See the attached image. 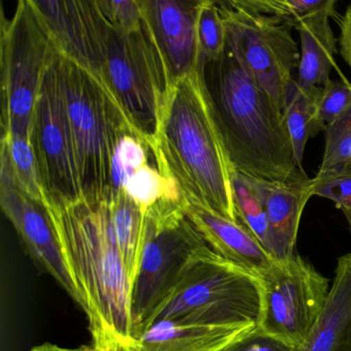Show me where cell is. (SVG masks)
Instances as JSON below:
<instances>
[{"label": "cell", "mask_w": 351, "mask_h": 351, "mask_svg": "<svg viewBox=\"0 0 351 351\" xmlns=\"http://www.w3.org/2000/svg\"><path fill=\"white\" fill-rule=\"evenodd\" d=\"M43 204L84 302L93 348L139 351L132 327L134 278L117 247L106 200L57 204L43 198Z\"/></svg>", "instance_id": "obj_1"}, {"label": "cell", "mask_w": 351, "mask_h": 351, "mask_svg": "<svg viewBox=\"0 0 351 351\" xmlns=\"http://www.w3.org/2000/svg\"><path fill=\"white\" fill-rule=\"evenodd\" d=\"M197 71L235 172L280 182L305 174L284 113L228 49L218 59L199 61Z\"/></svg>", "instance_id": "obj_2"}, {"label": "cell", "mask_w": 351, "mask_h": 351, "mask_svg": "<svg viewBox=\"0 0 351 351\" xmlns=\"http://www.w3.org/2000/svg\"><path fill=\"white\" fill-rule=\"evenodd\" d=\"M150 150L159 170L177 184L185 200L240 223L233 191L235 170L197 70L171 86Z\"/></svg>", "instance_id": "obj_3"}, {"label": "cell", "mask_w": 351, "mask_h": 351, "mask_svg": "<svg viewBox=\"0 0 351 351\" xmlns=\"http://www.w3.org/2000/svg\"><path fill=\"white\" fill-rule=\"evenodd\" d=\"M53 63L67 109L82 197L104 202L113 191L111 164L117 142L126 133L135 131L92 71L59 47Z\"/></svg>", "instance_id": "obj_4"}, {"label": "cell", "mask_w": 351, "mask_h": 351, "mask_svg": "<svg viewBox=\"0 0 351 351\" xmlns=\"http://www.w3.org/2000/svg\"><path fill=\"white\" fill-rule=\"evenodd\" d=\"M261 315L258 278L206 247L190 260L156 321L218 326L247 333L260 327Z\"/></svg>", "instance_id": "obj_5"}, {"label": "cell", "mask_w": 351, "mask_h": 351, "mask_svg": "<svg viewBox=\"0 0 351 351\" xmlns=\"http://www.w3.org/2000/svg\"><path fill=\"white\" fill-rule=\"evenodd\" d=\"M181 202L160 200L146 213L144 245L132 291L134 337L156 321L194 255L210 247Z\"/></svg>", "instance_id": "obj_6"}, {"label": "cell", "mask_w": 351, "mask_h": 351, "mask_svg": "<svg viewBox=\"0 0 351 351\" xmlns=\"http://www.w3.org/2000/svg\"><path fill=\"white\" fill-rule=\"evenodd\" d=\"M100 80L150 149L171 84L162 56L142 24L133 31L111 27Z\"/></svg>", "instance_id": "obj_7"}, {"label": "cell", "mask_w": 351, "mask_h": 351, "mask_svg": "<svg viewBox=\"0 0 351 351\" xmlns=\"http://www.w3.org/2000/svg\"><path fill=\"white\" fill-rule=\"evenodd\" d=\"M58 45L28 0H18L12 18L1 14L2 136L29 139L39 88Z\"/></svg>", "instance_id": "obj_8"}, {"label": "cell", "mask_w": 351, "mask_h": 351, "mask_svg": "<svg viewBox=\"0 0 351 351\" xmlns=\"http://www.w3.org/2000/svg\"><path fill=\"white\" fill-rule=\"evenodd\" d=\"M227 49L266 94L284 110L286 88L300 62L290 21L237 8L220 10Z\"/></svg>", "instance_id": "obj_9"}, {"label": "cell", "mask_w": 351, "mask_h": 351, "mask_svg": "<svg viewBox=\"0 0 351 351\" xmlns=\"http://www.w3.org/2000/svg\"><path fill=\"white\" fill-rule=\"evenodd\" d=\"M262 296L260 328L290 346H302L321 315L329 280L296 254L257 278Z\"/></svg>", "instance_id": "obj_10"}, {"label": "cell", "mask_w": 351, "mask_h": 351, "mask_svg": "<svg viewBox=\"0 0 351 351\" xmlns=\"http://www.w3.org/2000/svg\"><path fill=\"white\" fill-rule=\"evenodd\" d=\"M29 141L36 158L43 198L57 204L82 198L67 109L53 57L39 88Z\"/></svg>", "instance_id": "obj_11"}, {"label": "cell", "mask_w": 351, "mask_h": 351, "mask_svg": "<svg viewBox=\"0 0 351 351\" xmlns=\"http://www.w3.org/2000/svg\"><path fill=\"white\" fill-rule=\"evenodd\" d=\"M0 202L2 210L26 245L39 268L55 278L72 300L84 309V302L66 265L57 234L45 204L29 196L0 160Z\"/></svg>", "instance_id": "obj_12"}, {"label": "cell", "mask_w": 351, "mask_h": 351, "mask_svg": "<svg viewBox=\"0 0 351 351\" xmlns=\"http://www.w3.org/2000/svg\"><path fill=\"white\" fill-rule=\"evenodd\" d=\"M60 51L100 80L113 25L98 0H28Z\"/></svg>", "instance_id": "obj_13"}, {"label": "cell", "mask_w": 351, "mask_h": 351, "mask_svg": "<svg viewBox=\"0 0 351 351\" xmlns=\"http://www.w3.org/2000/svg\"><path fill=\"white\" fill-rule=\"evenodd\" d=\"M208 1L136 0L142 26L162 56L171 86L197 70L198 16L202 6Z\"/></svg>", "instance_id": "obj_14"}, {"label": "cell", "mask_w": 351, "mask_h": 351, "mask_svg": "<svg viewBox=\"0 0 351 351\" xmlns=\"http://www.w3.org/2000/svg\"><path fill=\"white\" fill-rule=\"evenodd\" d=\"M240 175L267 215L272 257L276 262L288 261L297 254V237L303 210L313 196L311 179L301 174L290 181L280 182Z\"/></svg>", "instance_id": "obj_15"}, {"label": "cell", "mask_w": 351, "mask_h": 351, "mask_svg": "<svg viewBox=\"0 0 351 351\" xmlns=\"http://www.w3.org/2000/svg\"><path fill=\"white\" fill-rule=\"evenodd\" d=\"M183 210L212 251L256 278L278 262L241 223L229 220L204 206L183 200Z\"/></svg>", "instance_id": "obj_16"}, {"label": "cell", "mask_w": 351, "mask_h": 351, "mask_svg": "<svg viewBox=\"0 0 351 351\" xmlns=\"http://www.w3.org/2000/svg\"><path fill=\"white\" fill-rule=\"evenodd\" d=\"M297 351H351V254L338 260L323 311Z\"/></svg>", "instance_id": "obj_17"}, {"label": "cell", "mask_w": 351, "mask_h": 351, "mask_svg": "<svg viewBox=\"0 0 351 351\" xmlns=\"http://www.w3.org/2000/svg\"><path fill=\"white\" fill-rule=\"evenodd\" d=\"M245 334L233 328L159 319L140 337L139 351H218Z\"/></svg>", "instance_id": "obj_18"}, {"label": "cell", "mask_w": 351, "mask_h": 351, "mask_svg": "<svg viewBox=\"0 0 351 351\" xmlns=\"http://www.w3.org/2000/svg\"><path fill=\"white\" fill-rule=\"evenodd\" d=\"M328 16H311L294 23L301 41L298 66L299 86L303 88L324 86L331 80L335 67L336 39Z\"/></svg>", "instance_id": "obj_19"}, {"label": "cell", "mask_w": 351, "mask_h": 351, "mask_svg": "<svg viewBox=\"0 0 351 351\" xmlns=\"http://www.w3.org/2000/svg\"><path fill=\"white\" fill-rule=\"evenodd\" d=\"M321 92V86L301 88L294 78L286 88L282 113L292 141L297 165L302 172H304L303 158L307 142L321 132H325L327 128L319 115Z\"/></svg>", "instance_id": "obj_20"}, {"label": "cell", "mask_w": 351, "mask_h": 351, "mask_svg": "<svg viewBox=\"0 0 351 351\" xmlns=\"http://www.w3.org/2000/svg\"><path fill=\"white\" fill-rule=\"evenodd\" d=\"M106 202L117 247L135 280L144 245L146 215L123 189L113 191Z\"/></svg>", "instance_id": "obj_21"}, {"label": "cell", "mask_w": 351, "mask_h": 351, "mask_svg": "<svg viewBox=\"0 0 351 351\" xmlns=\"http://www.w3.org/2000/svg\"><path fill=\"white\" fill-rule=\"evenodd\" d=\"M0 160L5 162L18 185L43 204V190L30 141L19 136H2Z\"/></svg>", "instance_id": "obj_22"}, {"label": "cell", "mask_w": 351, "mask_h": 351, "mask_svg": "<svg viewBox=\"0 0 351 351\" xmlns=\"http://www.w3.org/2000/svg\"><path fill=\"white\" fill-rule=\"evenodd\" d=\"M120 189H123L135 202L144 215L148 208L164 198L175 202L183 199L177 184L163 174L158 166H150L148 162L132 173Z\"/></svg>", "instance_id": "obj_23"}, {"label": "cell", "mask_w": 351, "mask_h": 351, "mask_svg": "<svg viewBox=\"0 0 351 351\" xmlns=\"http://www.w3.org/2000/svg\"><path fill=\"white\" fill-rule=\"evenodd\" d=\"M233 191L239 221L245 225L256 239L272 256V239L267 215L242 176L235 172L233 175ZM273 258V257H272Z\"/></svg>", "instance_id": "obj_24"}, {"label": "cell", "mask_w": 351, "mask_h": 351, "mask_svg": "<svg viewBox=\"0 0 351 351\" xmlns=\"http://www.w3.org/2000/svg\"><path fill=\"white\" fill-rule=\"evenodd\" d=\"M196 33L199 61L218 59L226 51V26L220 8L212 2H206L200 10Z\"/></svg>", "instance_id": "obj_25"}, {"label": "cell", "mask_w": 351, "mask_h": 351, "mask_svg": "<svg viewBox=\"0 0 351 351\" xmlns=\"http://www.w3.org/2000/svg\"><path fill=\"white\" fill-rule=\"evenodd\" d=\"M148 145L136 134L126 133L117 142L111 164L113 193L123 186L128 177L148 162Z\"/></svg>", "instance_id": "obj_26"}, {"label": "cell", "mask_w": 351, "mask_h": 351, "mask_svg": "<svg viewBox=\"0 0 351 351\" xmlns=\"http://www.w3.org/2000/svg\"><path fill=\"white\" fill-rule=\"evenodd\" d=\"M326 145L319 170L351 167V109L327 125Z\"/></svg>", "instance_id": "obj_27"}, {"label": "cell", "mask_w": 351, "mask_h": 351, "mask_svg": "<svg viewBox=\"0 0 351 351\" xmlns=\"http://www.w3.org/2000/svg\"><path fill=\"white\" fill-rule=\"evenodd\" d=\"M313 196L335 202L348 219L351 229V167L336 170L319 171L311 179Z\"/></svg>", "instance_id": "obj_28"}, {"label": "cell", "mask_w": 351, "mask_h": 351, "mask_svg": "<svg viewBox=\"0 0 351 351\" xmlns=\"http://www.w3.org/2000/svg\"><path fill=\"white\" fill-rule=\"evenodd\" d=\"M218 351H297V348L258 327Z\"/></svg>", "instance_id": "obj_29"}, {"label": "cell", "mask_w": 351, "mask_h": 351, "mask_svg": "<svg viewBox=\"0 0 351 351\" xmlns=\"http://www.w3.org/2000/svg\"><path fill=\"white\" fill-rule=\"evenodd\" d=\"M338 0H288L291 24L311 18L325 16L331 18L335 14Z\"/></svg>", "instance_id": "obj_30"}, {"label": "cell", "mask_w": 351, "mask_h": 351, "mask_svg": "<svg viewBox=\"0 0 351 351\" xmlns=\"http://www.w3.org/2000/svg\"><path fill=\"white\" fill-rule=\"evenodd\" d=\"M113 25L125 31H133L141 27L139 10L136 0H111Z\"/></svg>", "instance_id": "obj_31"}, {"label": "cell", "mask_w": 351, "mask_h": 351, "mask_svg": "<svg viewBox=\"0 0 351 351\" xmlns=\"http://www.w3.org/2000/svg\"><path fill=\"white\" fill-rule=\"evenodd\" d=\"M340 53L351 69V5L348 6L340 21Z\"/></svg>", "instance_id": "obj_32"}, {"label": "cell", "mask_w": 351, "mask_h": 351, "mask_svg": "<svg viewBox=\"0 0 351 351\" xmlns=\"http://www.w3.org/2000/svg\"><path fill=\"white\" fill-rule=\"evenodd\" d=\"M262 14L282 16L288 20L290 18V8L288 0H253Z\"/></svg>", "instance_id": "obj_33"}, {"label": "cell", "mask_w": 351, "mask_h": 351, "mask_svg": "<svg viewBox=\"0 0 351 351\" xmlns=\"http://www.w3.org/2000/svg\"><path fill=\"white\" fill-rule=\"evenodd\" d=\"M210 1L218 5L220 10L242 8L251 12H260L253 0H210Z\"/></svg>", "instance_id": "obj_34"}, {"label": "cell", "mask_w": 351, "mask_h": 351, "mask_svg": "<svg viewBox=\"0 0 351 351\" xmlns=\"http://www.w3.org/2000/svg\"><path fill=\"white\" fill-rule=\"evenodd\" d=\"M30 351H96V350L93 348L92 344L91 346H80L78 348H65L56 346V344L45 343L34 346Z\"/></svg>", "instance_id": "obj_35"}, {"label": "cell", "mask_w": 351, "mask_h": 351, "mask_svg": "<svg viewBox=\"0 0 351 351\" xmlns=\"http://www.w3.org/2000/svg\"><path fill=\"white\" fill-rule=\"evenodd\" d=\"M99 5L102 10L103 14L106 16L111 25H113V12L111 0H98Z\"/></svg>", "instance_id": "obj_36"}]
</instances>
